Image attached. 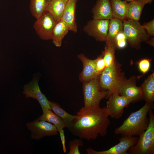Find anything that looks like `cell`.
<instances>
[{"label":"cell","instance_id":"cell-22","mask_svg":"<svg viewBox=\"0 0 154 154\" xmlns=\"http://www.w3.org/2000/svg\"><path fill=\"white\" fill-rule=\"evenodd\" d=\"M42 110V115L36 120L45 121L54 124L56 126L58 131L66 127L62 119L52 110L45 108Z\"/></svg>","mask_w":154,"mask_h":154},{"label":"cell","instance_id":"cell-10","mask_svg":"<svg viewBox=\"0 0 154 154\" xmlns=\"http://www.w3.org/2000/svg\"><path fill=\"white\" fill-rule=\"evenodd\" d=\"M119 138V143L109 149L104 151H96L88 148L86 151L88 154H129V149L135 145L138 137L132 136L121 137Z\"/></svg>","mask_w":154,"mask_h":154},{"label":"cell","instance_id":"cell-12","mask_svg":"<svg viewBox=\"0 0 154 154\" xmlns=\"http://www.w3.org/2000/svg\"><path fill=\"white\" fill-rule=\"evenodd\" d=\"M136 77L132 76L126 79L119 88L118 94L126 97L131 103L137 102L143 100V93L141 86L136 85Z\"/></svg>","mask_w":154,"mask_h":154},{"label":"cell","instance_id":"cell-36","mask_svg":"<svg viewBox=\"0 0 154 154\" xmlns=\"http://www.w3.org/2000/svg\"><path fill=\"white\" fill-rule=\"evenodd\" d=\"M47 0V1L48 2V1H49L50 0Z\"/></svg>","mask_w":154,"mask_h":154},{"label":"cell","instance_id":"cell-23","mask_svg":"<svg viewBox=\"0 0 154 154\" xmlns=\"http://www.w3.org/2000/svg\"><path fill=\"white\" fill-rule=\"evenodd\" d=\"M113 18L122 21L127 19V3L121 0H110Z\"/></svg>","mask_w":154,"mask_h":154},{"label":"cell","instance_id":"cell-15","mask_svg":"<svg viewBox=\"0 0 154 154\" xmlns=\"http://www.w3.org/2000/svg\"><path fill=\"white\" fill-rule=\"evenodd\" d=\"M91 11L94 19L110 20L113 18L110 0H96Z\"/></svg>","mask_w":154,"mask_h":154},{"label":"cell","instance_id":"cell-7","mask_svg":"<svg viewBox=\"0 0 154 154\" xmlns=\"http://www.w3.org/2000/svg\"><path fill=\"white\" fill-rule=\"evenodd\" d=\"M56 22L47 11L36 19L33 27L40 38L43 40H52V33Z\"/></svg>","mask_w":154,"mask_h":154},{"label":"cell","instance_id":"cell-1","mask_svg":"<svg viewBox=\"0 0 154 154\" xmlns=\"http://www.w3.org/2000/svg\"><path fill=\"white\" fill-rule=\"evenodd\" d=\"M69 130L73 135L88 141L104 137L110 124L109 113L106 107L82 108L77 113Z\"/></svg>","mask_w":154,"mask_h":154},{"label":"cell","instance_id":"cell-28","mask_svg":"<svg viewBox=\"0 0 154 154\" xmlns=\"http://www.w3.org/2000/svg\"><path fill=\"white\" fill-rule=\"evenodd\" d=\"M127 39L123 31L119 32L115 39L116 49H121L125 47L127 45Z\"/></svg>","mask_w":154,"mask_h":154},{"label":"cell","instance_id":"cell-25","mask_svg":"<svg viewBox=\"0 0 154 154\" xmlns=\"http://www.w3.org/2000/svg\"><path fill=\"white\" fill-rule=\"evenodd\" d=\"M47 0H30V9L33 16L37 19L47 11Z\"/></svg>","mask_w":154,"mask_h":154},{"label":"cell","instance_id":"cell-34","mask_svg":"<svg viewBox=\"0 0 154 154\" xmlns=\"http://www.w3.org/2000/svg\"><path fill=\"white\" fill-rule=\"evenodd\" d=\"M145 5L147 4H151L153 0H139Z\"/></svg>","mask_w":154,"mask_h":154},{"label":"cell","instance_id":"cell-30","mask_svg":"<svg viewBox=\"0 0 154 154\" xmlns=\"http://www.w3.org/2000/svg\"><path fill=\"white\" fill-rule=\"evenodd\" d=\"M138 65L140 71L144 74L149 70L150 67V62L148 59L144 58L139 62Z\"/></svg>","mask_w":154,"mask_h":154},{"label":"cell","instance_id":"cell-11","mask_svg":"<svg viewBox=\"0 0 154 154\" xmlns=\"http://www.w3.org/2000/svg\"><path fill=\"white\" fill-rule=\"evenodd\" d=\"M108 98L106 108L109 113V116L115 119L122 117L124 108L127 107L131 103L126 97L117 93L111 94Z\"/></svg>","mask_w":154,"mask_h":154},{"label":"cell","instance_id":"cell-33","mask_svg":"<svg viewBox=\"0 0 154 154\" xmlns=\"http://www.w3.org/2000/svg\"><path fill=\"white\" fill-rule=\"evenodd\" d=\"M154 38L153 37H151V38H150L148 39V40L146 42V43H147L150 45L154 46Z\"/></svg>","mask_w":154,"mask_h":154},{"label":"cell","instance_id":"cell-27","mask_svg":"<svg viewBox=\"0 0 154 154\" xmlns=\"http://www.w3.org/2000/svg\"><path fill=\"white\" fill-rule=\"evenodd\" d=\"M84 143L80 139H75L69 143L70 150L68 154H80L79 150L80 146H82Z\"/></svg>","mask_w":154,"mask_h":154},{"label":"cell","instance_id":"cell-9","mask_svg":"<svg viewBox=\"0 0 154 154\" xmlns=\"http://www.w3.org/2000/svg\"><path fill=\"white\" fill-rule=\"evenodd\" d=\"M31 132V138L38 140L46 136L57 135L58 131L54 124L48 122L36 119L26 124Z\"/></svg>","mask_w":154,"mask_h":154},{"label":"cell","instance_id":"cell-6","mask_svg":"<svg viewBox=\"0 0 154 154\" xmlns=\"http://www.w3.org/2000/svg\"><path fill=\"white\" fill-rule=\"evenodd\" d=\"M123 22V31L130 46L139 49L141 43L150 38L145 29L138 21L127 19Z\"/></svg>","mask_w":154,"mask_h":154},{"label":"cell","instance_id":"cell-20","mask_svg":"<svg viewBox=\"0 0 154 154\" xmlns=\"http://www.w3.org/2000/svg\"><path fill=\"white\" fill-rule=\"evenodd\" d=\"M143 100L146 102L153 103L154 101V72L150 74L141 86Z\"/></svg>","mask_w":154,"mask_h":154},{"label":"cell","instance_id":"cell-24","mask_svg":"<svg viewBox=\"0 0 154 154\" xmlns=\"http://www.w3.org/2000/svg\"><path fill=\"white\" fill-rule=\"evenodd\" d=\"M49 104L51 110L62 119L66 127L68 128L77 115H73L69 114L57 103L49 101Z\"/></svg>","mask_w":154,"mask_h":154},{"label":"cell","instance_id":"cell-21","mask_svg":"<svg viewBox=\"0 0 154 154\" xmlns=\"http://www.w3.org/2000/svg\"><path fill=\"white\" fill-rule=\"evenodd\" d=\"M145 5L139 0H133L127 3V19L139 21Z\"/></svg>","mask_w":154,"mask_h":154},{"label":"cell","instance_id":"cell-31","mask_svg":"<svg viewBox=\"0 0 154 154\" xmlns=\"http://www.w3.org/2000/svg\"><path fill=\"white\" fill-rule=\"evenodd\" d=\"M146 30L148 36H154V19H153L151 21L145 23L142 25Z\"/></svg>","mask_w":154,"mask_h":154},{"label":"cell","instance_id":"cell-17","mask_svg":"<svg viewBox=\"0 0 154 154\" xmlns=\"http://www.w3.org/2000/svg\"><path fill=\"white\" fill-rule=\"evenodd\" d=\"M123 21L115 18L110 20L108 30L105 41L106 45H112L115 48L116 37L119 32L123 31Z\"/></svg>","mask_w":154,"mask_h":154},{"label":"cell","instance_id":"cell-37","mask_svg":"<svg viewBox=\"0 0 154 154\" xmlns=\"http://www.w3.org/2000/svg\"><path fill=\"white\" fill-rule=\"evenodd\" d=\"M67 1H68V0H66Z\"/></svg>","mask_w":154,"mask_h":154},{"label":"cell","instance_id":"cell-26","mask_svg":"<svg viewBox=\"0 0 154 154\" xmlns=\"http://www.w3.org/2000/svg\"><path fill=\"white\" fill-rule=\"evenodd\" d=\"M115 48L111 45H106L104 50L102 52L103 58L105 61L106 67L111 66L115 61Z\"/></svg>","mask_w":154,"mask_h":154},{"label":"cell","instance_id":"cell-32","mask_svg":"<svg viewBox=\"0 0 154 154\" xmlns=\"http://www.w3.org/2000/svg\"><path fill=\"white\" fill-rule=\"evenodd\" d=\"M60 134V139L63 151L64 153H66V149L65 145V136L64 131L63 129H62L58 131Z\"/></svg>","mask_w":154,"mask_h":154},{"label":"cell","instance_id":"cell-13","mask_svg":"<svg viewBox=\"0 0 154 154\" xmlns=\"http://www.w3.org/2000/svg\"><path fill=\"white\" fill-rule=\"evenodd\" d=\"M23 93L25 95L26 98H31L36 99L42 109L45 108L51 110L49 101L40 91L37 79H33L25 85Z\"/></svg>","mask_w":154,"mask_h":154},{"label":"cell","instance_id":"cell-19","mask_svg":"<svg viewBox=\"0 0 154 154\" xmlns=\"http://www.w3.org/2000/svg\"><path fill=\"white\" fill-rule=\"evenodd\" d=\"M67 2L66 0H50L48 2L47 11L56 22L61 20Z\"/></svg>","mask_w":154,"mask_h":154},{"label":"cell","instance_id":"cell-5","mask_svg":"<svg viewBox=\"0 0 154 154\" xmlns=\"http://www.w3.org/2000/svg\"><path fill=\"white\" fill-rule=\"evenodd\" d=\"M99 77L83 83L84 107H99L101 100L109 96V92L100 86Z\"/></svg>","mask_w":154,"mask_h":154},{"label":"cell","instance_id":"cell-35","mask_svg":"<svg viewBox=\"0 0 154 154\" xmlns=\"http://www.w3.org/2000/svg\"><path fill=\"white\" fill-rule=\"evenodd\" d=\"M125 0L127 1H133V0Z\"/></svg>","mask_w":154,"mask_h":154},{"label":"cell","instance_id":"cell-18","mask_svg":"<svg viewBox=\"0 0 154 154\" xmlns=\"http://www.w3.org/2000/svg\"><path fill=\"white\" fill-rule=\"evenodd\" d=\"M69 31L66 24L62 20L56 22L52 35V40L56 46L60 47L61 46L63 39Z\"/></svg>","mask_w":154,"mask_h":154},{"label":"cell","instance_id":"cell-29","mask_svg":"<svg viewBox=\"0 0 154 154\" xmlns=\"http://www.w3.org/2000/svg\"><path fill=\"white\" fill-rule=\"evenodd\" d=\"M95 66L97 73L99 76L106 67L102 53L95 59Z\"/></svg>","mask_w":154,"mask_h":154},{"label":"cell","instance_id":"cell-14","mask_svg":"<svg viewBox=\"0 0 154 154\" xmlns=\"http://www.w3.org/2000/svg\"><path fill=\"white\" fill-rule=\"evenodd\" d=\"M78 58L82 62L83 68L79 76V80L82 83L87 82L99 77L97 73L95 66V59L88 58L83 54L78 55Z\"/></svg>","mask_w":154,"mask_h":154},{"label":"cell","instance_id":"cell-8","mask_svg":"<svg viewBox=\"0 0 154 154\" xmlns=\"http://www.w3.org/2000/svg\"><path fill=\"white\" fill-rule=\"evenodd\" d=\"M109 20L94 19L88 21L83 28V31L96 40L105 42L108 34Z\"/></svg>","mask_w":154,"mask_h":154},{"label":"cell","instance_id":"cell-2","mask_svg":"<svg viewBox=\"0 0 154 154\" xmlns=\"http://www.w3.org/2000/svg\"><path fill=\"white\" fill-rule=\"evenodd\" d=\"M153 103L146 102L140 109L131 113L122 125L115 129L114 133L121 137L139 136L148 126L147 115L153 107Z\"/></svg>","mask_w":154,"mask_h":154},{"label":"cell","instance_id":"cell-4","mask_svg":"<svg viewBox=\"0 0 154 154\" xmlns=\"http://www.w3.org/2000/svg\"><path fill=\"white\" fill-rule=\"evenodd\" d=\"M152 109L149 112L147 128L139 136L136 144L128 150L129 154H154V115Z\"/></svg>","mask_w":154,"mask_h":154},{"label":"cell","instance_id":"cell-16","mask_svg":"<svg viewBox=\"0 0 154 154\" xmlns=\"http://www.w3.org/2000/svg\"><path fill=\"white\" fill-rule=\"evenodd\" d=\"M78 0H68L65 7L61 20L67 26L69 31L74 33L77 32L76 22V11Z\"/></svg>","mask_w":154,"mask_h":154},{"label":"cell","instance_id":"cell-3","mask_svg":"<svg viewBox=\"0 0 154 154\" xmlns=\"http://www.w3.org/2000/svg\"><path fill=\"white\" fill-rule=\"evenodd\" d=\"M121 66L115 60L112 66L106 67L99 76L100 86L109 92V96L113 93L118 94L119 88L126 79L121 72Z\"/></svg>","mask_w":154,"mask_h":154}]
</instances>
